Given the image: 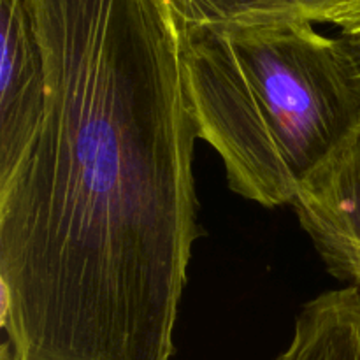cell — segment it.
Returning <instances> with one entry per match:
<instances>
[{
    "label": "cell",
    "instance_id": "obj_1",
    "mask_svg": "<svg viewBox=\"0 0 360 360\" xmlns=\"http://www.w3.org/2000/svg\"><path fill=\"white\" fill-rule=\"evenodd\" d=\"M48 108L0 183L4 360H172L197 127L165 0H28Z\"/></svg>",
    "mask_w": 360,
    "mask_h": 360
},
{
    "label": "cell",
    "instance_id": "obj_2",
    "mask_svg": "<svg viewBox=\"0 0 360 360\" xmlns=\"http://www.w3.org/2000/svg\"><path fill=\"white\" fill-rule=\"evenodd\" d=\"M197 137L220 155L232 192L292 204L302 179L360 123L336 37L304 20L181 27Z\"/></svg>",
    "mask_w": 360,
    "mask_h": 360
},
{
    "label": "cell",
    "instance_id": "obj_3",
    "mask_svg": "<svg viewBox=\"0 0 360 360\" xmlns=\"http://www.w3.org/2000/svg\"><path fill=\"white\" fill-rule=\"evenodd\" d=\"M292 204L329 273L360 292V123L302 179Z\"/></svg>",
    "mask_w": 360,
    "mask_h": 360
},
{
    "label": "cell",
    "instance_id": "obj_4",
    "mask_svg": "<svg viewBox=\"0 0 360 360\" xmlns=\"http://www.w3.org/2000/svg\"><path fill=\"white\" fill-rule=\"evenodd\" d=\"M0 183L21 160L48 108V62L28 0H0Z\"/></svg>",
    "mask_w": 360,
    "mask_h": 360
},
{
    "label": "cell",
    "instance_id": "obj_5",
    "mask_svg": "<svg viewBox=\"0 0 360 360\" xmlns=\"http://www.w3.org/2000/svg\"><path fill=\"white\" fill-rule=\"evenodd\" d=\"M273 360H360L359 288L327 292L309 302L288 347Z\"/></svg>",
    "mask_w": 360,
    "mask_h": 360
},
{
    "label": "cell",
    "instance_id": "obj_6",
    "mask_svg": "<svg viewBox=\"0 0 360 360\" xmlns=\"http://www.w3.org/2000/svg\"><path fill=\"white\" fill-rule=\"evenodd\" d=\"M181 27L304 20L327 23L357 0H165Z\"/></svg>",
    "mask_w": 360,
    "mask_h": 360
},
{
    "label": "cell",
    "instance_id": "obj_7",
    "mask_svg": "<svg viewBox=\"0 0 360 360\" xmlns=\"http://www.w3.org/2000/svg\"><path fill=\"white\" fill-rule=\"evenodd\" d=\"M336 42L350 74L352 84L360 98V30H340Z\"/></svg>",
    "mask_w": 360,
    "mask_h": 360
},
{
    "label": "cell",
    "instance_id": "obj_8",
    "mask_svg": "<svg viewBox=\"0 0 360 360\" xmlns=\"http://www.w3.org/2000/svg\"><path fill=\"white\" fill-rule=\"evenodd\" d=\"M329 25H334L338 30H360V0L334 14Z\"/></svg>",
    "mask_w": 360,
    "mask_h": 360
}]
</instances>
